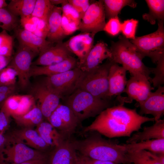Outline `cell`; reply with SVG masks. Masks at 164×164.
<instances>
[{"label": "cell", "mask_w": 164, "mask_h": 164, "mask_svg": "<svg viewBox=\"0 0 164 164\" xmlns=\"http://www.w3.org/2000/svg\"><path fill=\"white\" fill-rule=\"evenodd\" d=\"M36 0H12L7 9L12 14L20 18L31 15Z\"/></svg>", "instance_id": "f546056e"}, {"label": "cell", "mask_w": 164, "mask_h": 164, "mask_svg": "<svg viewBox=\"0 0 164 164\" xmlns=\"http://www.w3.org/2000/svg\"><path fill=\"white\" fill-rule=\"evenodd\" d=\"M75 164H120L110 161H103L93 159L77 152Z\"/></svg>", "instance_id": "ee69618b"}, {"label": "cell", "mask_w": 164, "mask_h": 164, "mask_svg": "<svg viewBox=\"0 0 164 164\" xmlns=\"http://www.w3.org/2000/svg\"><path fill=\"white\" fill-rule=\"evenodd\" d=\"M105 19L103 0L93 1L81 19L78 30L95 36L103 31L106 23Z\"/></svg>", "instance_id": "8fae6325"}, {"label": "cell", "mask_w": 164, "mask_h": 164, "mask_svg": "<svg viewBox=\"0 0 164 164\" xmlns=\"http://www.w3.org/2000/svg\"><path fill=\"white\" fill-rule=\"evenodd\" d=\"M10 116L4 111L0 110V133H4L9 128L10 122Z\"/></svg>", "instance_id": "bcb514c9"}, {"label": "cell", "mask_w": 164, "mask_h": 164, "mask_svg": "<svg viewBox=\"0 0 164 164\" xmlns=\"http://www.w3.org/2000/svg\"><path fill=\"white\" fill-rule=\"evenodd\" d=\"M12 58V56L0 55V71L8 66Z\"/></svg>", "instance_id": "681fc988"}, {"label": "cell", "mask_w": 164, "mask_h": 164, "mask_svg": "<svg viewBox=\"0 0 164 164\" xmlns=\"http://www.w3.org/2000/svg\"><path fill=\"white\" fill-rule=\"evenodd\" d=\"M154 89L145 76L137 75L131 76L127 80L124 91L128 97H124V102L131 103L134 100L139 103L144 101Z\"/></svg>", "instance_id": "4fadbf2b"}, {"label": "cell", "mask_w": 164, "mask_h": 164, "mask_svg": "<svg viewBox=\"0 0 164 164\" xmlns=\"http://www.w3.org/2000/svg\"><path fill=\"white\" fill-rule=\"evenodd\" d=\"M156 63V67L150 68L151 73L154 74V77L152 78L150 81L154 87L162 86L164 83V56L162 57Z\"/></svg>", "instance_id": "d590c367"}, {"label": "cell", "mask_w": 164, "mask_h": 164, "mask_svg": "<svg viewBox=\"0 0 164 164\" xmlns=\"http://www.w3.org/2000/svg\"><path fill=\"white\" fill-rule=\"evenodd\" d=\"M104 63L93 70L82 71L77 89L102 99H109L108 76L110 67L113 63L109 59Z\"/></svg>", "instance_id": "5b68a950"}, {"label": "cell", "mask_w": 164, "mask_h": 164, "mask_svg": "<svg viewBox=\"0 0 164 164\" xmlns=\"http://www.w3.org/2000/svg\"><path fill=\"white\" fill-rule=\"evenodd\" d=\"M12 118L18 125L24 128H31L42 121L43 117L40 109L35 105L26 114Z\"/></svg>", "instance_id": "f1b7e54d"}, {"label": "cell", "mask_w": 164, "mask_h": 164, "mask_svg": "<svg viewBox=\"0 0 164 164\" xmlns=\"http://www.w3.org/2000/svg\"><path fill=\"white\" fill-rule=\"evenodd\" d=\"M164 138V120L155 121L153 125L144 127L143 130L134 134L126 141V144L154 139Z\"/></svg>", "instance_id": "d4e9b609"}, {"label": "cell", "mask_w": 164, "mask_h": 164, "mask_svg": "<svg viewBox=\"0 0 164 164\" xmlns=\"http://www.w3.org/2000/svg\"><path fill=\"white\" fill-rule=\"evenodd\" d=\"M116 42L111 41L110 50L111 57L108 59L114 63L122 65L128 71L131 76L142 75L146 77L150 82L151 72L149 67L142 61L144 58L135 46L128 39L120 36Z\"/></svg>", "instance_id": "3957f363"}, {"label": "cell", "mask_w": 164, "mask_h": 164, "mask_svg": "<svg viewBox=\"0 0 164 164\" xmlns=\"http://www.w3.org/2000/svg\"><path fill=\"white\" fill-rule=\"evenodd\" d=\"M65 139H70L80 121L66 104H60L47 120Z\"/></svg>", "instance_id": "9c48e42d"}, {"label": "cell", "mask_w": 164, "mask_h": 164, "mask_svg": "<svg viewBox=\"0 0 164 164\" xmlns=\"http://www.w3.org/2000/svg\"><path fill=\"white\" fill-rule=\"evenodd\" d=\"M54 6L50 0H36L31 15L47 22L49 15Z\"/></svg>", "instance_id": "d6a6232c"}, {"label": "cell", "mask_w": 164, "mask_h": 164, "mask_svg": "<svg viewBox=\"0 0 164 164\" xmlns=\"http://www.w3.org/2000/svg\"><path fill=\"white\" fill-rule=\"evenodd\" d=\"M35 130L50 147H56L66 140L48 121H43L36 126Z\"/></svg>", "instance_id": "484cf974"}, {"label": "cell", "mask_w": 164, "mask_h": 164, "mask_svg": "<svg viewBox=\"0 0 164 164\" xmlns=\"http://www.w3.org/2000/svg\"><path fill=\"white\" fill-rule=\"evenodd\" d=\"M31 94L37 100V106L44 118L47 120L60 104V97L50 90L43 82L36 84L32 88Z\"/></svg>", "instance_id": "7c38bea8"}, {"label": "cell", "mask_w": 164, "mask_h": 164, "mask_svg": "<svg viewBox=\"0 0 164 164\" xmlns=\"http://www.w3.org/2000/svg\"><path fill=\"white\" fill-rule=\"evenodd\" d=\"M16 89L15 85L0 86V94L10 96L13 94Z\"/></svg>", "instance_id": "c3c4849f"}, {"label": "cell", "mask_w": 164, "mask_h": 164, "mask_svg": "<svg viewBox=\"0 0 164 164\" xmlns=\"http://www.w3.org/2000/svg\"><path fill=\"white\" fill-rule=\"evenodd\" d=\"M76 156L71 141L66 139L48 153L44 164H75Z\"/></svg>", "instance_id": "d6986e66"}, {"label": "cell", "mask_w": 164, "mask_h": 164, "mask_svg": "<svg viewBox=\"0 0 164 164\" xmlns=\"http://www.w3.org/2000/svg\"><path fill=\"white\" fill-rule=\"evenodd\" d=\"M14 36L19 44L26 46L39 54L45 49L53 46L46 39L37 36L32 32L17 27L14 29Z\"/></svg>", "instance_id": "44dd1931"}, {"label": "cell", "mask_w": 164, "mask_h": 164, "mask_svg": "<svg viewBox=\"0 0 164 164\" xmlns=\"http://www.w3.org/2000/svg\"><path fill=\"white\" fill-rule=\"evenodd\" d=\"M121 145L126 153L145 150L156 153L164 154V138L149 140Z\"/></svg>", "instance_id": "4316f807"}, {"label": "cell", "mask_w": 164, "mask_h": 164, "mask_svg": "<svg viewBox=\"0 0 164 164\" xmlns=\"http://www.w3.org/2000/svg\"><path fill=\"white\" fill-rule=\"evenodd\" d=\"M126 70L117 63H113L108 73L109 92L108 98L111 99L116 96V100L119 104L124 105L123 97L121 94L124 92L127 80Z\"/></svg>", "instance_id": "9a60e30c"}, {"label": "cell", "mask_w": 164, "mask_h": 164, "mask_svg": "<svg viewBox=\"0 0 164 164\" xmlns=\"http://www.w3.org/2000/svg\"><path fill=\"white\" fill-rule=\"evenodd\" d=\"M37 55L28 47L19 44L16 53L7 66L16 71L19 83L23 88L29 84L32 60Z\"/></svg>", "instance_id": "30bf717a"}, {"label": "cell", "mask_w": 164, "mask_h": 164, "mask_svg": "<svg viewBox=\"0 0 164 164\" xmlns=\"http://www.w3.org/2000/svg\"><path fill=\"white\" fill-rule=\"evenodd\" d=\"M47 22L39 19L35 30L33 33L40 37L46 39L48 33Z\"/></svg>", "instance_id": "f6af8a7d"}, {"label": "cell", "mask_w": 164, "mask_h": 164, "mask_svg": "<svg viewBox=\"0 0 164 164\" xmlns=\"http://www.w3.org/2000/svg\"><path fill=\"white\" fill-rule=\"evenodd\" d=\"M96 132L85 139L72 141L76 151L93 159L120 164H131L121 145L116 141L105 139L101 134Z\"/></svg>", "instance_id": "7a4b0ae2"}, {"label": "cell", "mask_w": 164, "mask_h": 164, "mask_svg": "<svg viewBox=\"0 0 164 164\" xmlns=\"http://www.w3.org/2000/svg\"><path fill=\"white\" fill-rule=\"evenodd\" d=\"M7 142V136L0 133V163L2 164L5 162L3 152Z\"/></svg>", "instance_id": "7dc6e473"}, {"label": "cell", "mask_w": 164, "mask_h": 164, "mask_svg": "<svg viewBox=\"0 0 164 164\" xmlns=\"http://www.w3.org/2000/svg\"><path fill=\"white\" fill-rule=\"evenodd\" d=\"M154 121L153 118L138 114L135 109L118 104L103 111L84 132H96L110 138L130 137L133 132H138L144 123Z\"/></svg>", "instance_id": "6da1fadb"}, {"label": "cell", "mask_w": 164, "mask_h": 164, "mask_svg": "<svg viewBox=\"0 0 164 164\" xmlns=\"http://www.w3.org/2000/svg\"><path fill=\"white\" fill-rule=\"evenodd\" d=\"M46 158L44 159H38L32 160L25 162H23L21 163H19V164H17V163L9 164L8 163H6V162H5L3 164H44L45 162Z\"/></svg>", "instance_id": "f907efd6"}, {"label": "cell", "mask_w": 164, "mask_h": 164, "mask_svg": "<svg viewBox=\"0 0 164 164\" xmlns=\"http://www.w3.org/2000/svg\"><path fill=\"white\" fill-rule=\"evenodd\" d=\"M17 77L16 71L7 67L0 71V86L15 85Z\"/></svg>", "instance_id": "74e56055"}, {"label": "cell", "mask_w": 164, "mask_h": 164, "mask_svg": "<svg viewBox=\"0 0 164 164\" xmlns=\"http://www.w3.org/2000/svg\"><path fill=\"white\" fill-rule=\"evenodd\" d=\"M121 24L118 17L111 18L106 23L103 31L111 36H115L121 32Z\"/></svg>", "instance_id": "ab89813d"}, {"label": "cell", "mask_w": 164, "mask_h": 164, "mask_svg": "<svg viewBox=\"0 0 164 164\" xmlns=\"http://www.w3.org/2000/svg\"><path fill=\"white\" fill-rule=\"evenodd\" d=\"M39 20L30 15L20 18V22L23 29L33 33L36 29Z\"/></svg>", "instance_id": "60d3db41"}, {"label": "cell", "mask_w": 164, "mask_h": 164, "mask_svg": "<svg viewBox=\"0 0 164 164\" xmlns=\"http://www.w3.org/2000/svg\"><path fill=\"white\" fill-rule=\"evenodd\" d=\"M0 164H1V163H0Z\"/></svg>", "instance_id": "db71d44e"}, {"label": "cell", "mask_w": 164, "mask_h": 164, "mask_svg": "<svg viewBox=\"0 0 164 164\" xmlns=\"http://www.w3.org/2000/svg\"><path fill=\"white\" fill-rule=\"evenodd\" d=\"M9 136L14 139L38 150L46 152V150L50 148L36 131L31 128H24L14 131Z\"/></svg>", "instance_id": "603a6c76"}, {"label": "cell", "mask_w": 164, "mask_h": 164, "mask_svg": "<svg viewBox=\"0 0 164 164\" xmlns=\"http://www.w3.org/2000/svg\"><path fill=\"white\" fill-rule=\"evenodd\" d=\"M17 17L12 14L6 8L0 9V28L10 31L18 27Z\"/></svg>", "instance_id": "836d02e7"}, {"label": "cell", "mask_w": 164, "mask_h": 164, "mask_svg": "<svg viewBox=\"0 0 164 164\" xmlns=\"http://www.w3.org/2000/svg\"><path fill=\"white\" fill-rule=\"evenodd\" d=\"M62 17L61 7L54 5L47 21L48 31L46 39L52 43L63 41L66 36L62 26Z\"/></svg>", "instance_id": "cb8c5ba5"}, {"label": "cell", "mask_w": 164, "mask_h": 164, "mask_svg": "<svg viewBox=\"0 0 164 164\" xmlns=\"http://www.w3.org/2000/svg\"><path fill=\"white\" fill-rule=\"evenodd\" d=\"M78 60L72 56L59 63L46 66L32 65L30 77L50 76L61 73L77 67Z\"/></svg>", "instance_id": "7402d4cb"}, {"label": "cell", "mask_w": 164, "mask_h": 164, "mask_svg": "<svg viewBox=\"0 0 164 164\" xmlns=\"http://www.w3.org/2000/svg\"><path fill=\"white\" fill-rule=\"evenodd\" d=\"M138 23V20L133 19L124 21L121 24V30L124 37L128 39H134Z\"/></svg>", "instance_id": "8d00e7d4"}, {"label": "cell", "mask_w": 164, "mask_h": 164, "mask_svg": "<svg viewBox=\"0 0 164 164\" xmlns=\"http://www.w3.org/2000/svg\"><path fill=\"white\" fill-rule=\"evenodd\" d=\"M65 0H50V1L51 4L54 5H56L60 4H61L63 3Z\"/></svg>", "instance_id": "816d5d0a"}, {"label": "cell", "mask_w": 164, "mask_h": 164, "mask_svg": "<svg viewBox=\"0 0 164 164\" xmlns=\"http://www.w3.org/2000/svg\"><path fill=\"white\" fill-rule=\"evenodd\" d=\"M105 18L108 20L118 17L121 9L125 6L135 8L136 3L132 0H103Z\"/></svg>", "instance_id": "1f68e13d"}, {"label": "cell", "mask_w": 164, "mask_h": 164, "mask_svg": "<svg viewBox=\"0 0 164 164\" xmlns=\"http://www.w3.org/2000/svg\"><path fill=\"white\" fill-rule=\"evenodd\" d=\"M80 122L99 115L111 107L110 99L97 97L84 90L77 89L67 97L65 104Z\"/></svg>", "instance_id": "277c9868"}, {"label": "cell", "mask_w": 164, "mask_h": 164, "mask_svg": "<svg viewBox=\"0 0 164 164\" xmlns=\"http://www.w3.org/2000/svg\"><path fill=\"white\" fill-rule=\"evenodd\" d=\"M14 36L3 30L0 32V55L12 56L14 46Z\"/></svg>", "instance_id": "e575fe53"}, {"label": "cell", "mask_w": 164, "mask_h": 164, "mask_svg": "<svg viewBox=\"0 0 164 164\" xmlns=\"http://www.w3.org/2000/svg\"><path fill=\"white\" fill-rule=\"evenodd\" d=\"M82 71L76 67L67 71L46 76L43 82L60 98L67 97L77 89Z\"/></svg>", "instance_id": "52a82bcc"}, {"label": "cell", "mask_w": 164, "mask_h": 164, "mask_svg": "<svg viewBox=\"0 0 164 164\" xmlns=\"http://www.w3.org/2000/svg\"><path fill=\"white\" fill-rule=\"evenodd\" d=\"M8 4L5 0H0V9L5 8Z\"/></svg>", "instance_id": "f5cc1de1"}, {"label": "cell", "mask_w": 164, "mask_h": 164, "mask_svg": "<svg viewBox=\"0 0 164 164\" xmlns=\"http://www.w3.org/2000/svg\"><path fill=\"white\" fill-rule=\"evenodd\" d=\"M35 105V100L31 94H12L3 102L1 109L10 117L23 115Z\"/></svg>", "instance_id": "5bb4252c"}, {"label": "cell", "mask_w": 164, "mask_h": 164, "mask_svg": "<svg viewBox=\"0 0 164 164\" xmlns=\"http://www.w3.org/2000/svg\"><path fill=\"white\" fill-rule=\"evenodd\" d=\"M111 53L108 45L100 41L93 46L84 62L77 67L82 71H87L99 66L103 61L111 57Z\"/></svg>", "instance_id": "ffe728a7"}, {"label": "cell", "mask_w": 164, "mask_h": 164, "mask_svg": "<svg viewBox=\"0 0 164 164\" xmlns=\"http://www.w3.org/2000/svg\"><path fill=\"white\" fill-rule=\"evenodd\" d=\"M158 28L155 32L131 40L143 57L150 58L153 63L164 56V21H158Z\"/></svg>", "instance_id": "8992f818"}, {"label": "cell", "mask_w": 164, "mask_h": 164, "mask_svg": "<svg viewBox=\"0 0 164 164\" xmlns=\"http://www.w3.org/2000/svg\"><path fill=\"white\" fill-rule=\"evenodd\" d=\"M149 9L148 13L142 15L143 19L151 24L154 25L156 21L164 20V0H146Z\"/></svg>", "instance_id": "4dcf8cb0"}, {"label": "cell", "mask_w": 164, "mask_h": 164, "mask_svg": "<svg viewBox=\"0 0 164 164\" xmlns=\"http://www.w3.org/2000/svg\"><path fill=\"white\" fill-rule=\"evenodd\" d=\"M8 142L3 154L5 162L19 164L25 162L45 159L48 153L32 148L7 136Z\"/></svg>", "instance_id": "ba28073f"}, {"label": "cell", "mask_w": 164, "mask_h": 164, "mask_svg": "<svg viewBox=\"0 0 164 164\" xmlns=\"http://www.w3.org/2000/svg\"><path fill=\"white\" fill-rule=\"evenodd\" d=\"M61 7L62 14L79 26L81 19L80 15L77 11L68 2L67 0H65L61 4Z\"/></svg>", "instance_id": "f35d334b"}, {"label": "cell", "mask_w": 164, "mask_h": 164, "mask_svg": "<svg viewBox=\"0 0 164 164\" xmlns=\"http://www.w3.org/2000/svg\"><path fill=\"white\" fill-rule=\"evenodd\" d=\"M72 53L64 42H59L40 52L32 65L46 66L57 63L71 56Z\"/></svg>", "instance_id": "ac0fdd59"}, {"label": "cell", "mask_w": 164, "mask_h": 164, "mask_svg": "<svg viewBox=\"0 0 164 164\" xmlns=\"http://www.w3.org/2000/svg\"><path fill=\"white\" fill-rule=\"evenodd\" d=\"M94 36L90 33L81 32L64 42L69 51L78 57L77 66L84 62L93 46Z\"/></svg>", "instance_id": "2e32d148"}, {"label": "cell", "mask_w": 164, "mask_h": 164, "mask_svg": "<svg viewBox=\"0 0 164 164\" xmlns=\"http://www.w3.org/2000/svg\"><path fill=\"white\" fill-rule=\"evenodd\" d=\"M154 92H151L146 98L139 103V114H150L155 121L160 119L164 113V87L159 86Z\"/></svg>", "instance_id": "e0dca14e"}, {"label": "cell", "mask_w": 164, "mask_h": 164, "mask_svg": "<svg viewBox=\"0 0 164 164\" xmlns=\"http://www.w3.org/2000/svg\"><path fill=\"white\" fill-rule=\"evenodd\" d=\"M127 155L133 164H164V154L143 150L127 152Z\"/></svg>", "instance_id": "83f0119b"}, {"label": "cell", "mask_w": 164, "mask_h": 164, "mask_svg": "<svg viewBox=\"0 0 164 164\" xmlns=\"http://www.w3.org/2000/svg\"><path fill=\"white\" fill-rule=\"evenodd\" d=\"M62 26L65 35L66 36L72 34L79 29V26L62 14Z\"/></svg>", "instance_id": "7bdbcfd3"}, {"label": "cell", "mask_w": 164, "mask_h": 164, "mask_svg": "<svg viewBox=\"0 0 164 164\" xmlns=\"http://www.w3.org/2000/svg\"><path fill=\"white\" fill-rule=\"evenodd\" d=\"M67 1L77 11L81 19L91 3L89 0H67Z\"/></svg>", "instance_id": "b9f144b4"}]
</instances>
